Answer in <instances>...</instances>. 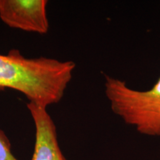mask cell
I'll return each instance as SVG.
<instances>
[{"label": "cell", "instance_id": "5", "mask_svg": "<svg viewBox=\"0 0 160 160\" xmlns=\"http://www.w3.org/2000/svg\"><path fill=\"white\" fill-rule=\"evenodd\" d=\"M0 160H18L12 153L9 139L0 129Z\"/></svg>", "mask_w": 160, "mask_h": 160}, {"label": "cell", "instance_id": "3", "mask_svg": "<svg viewBox=\"0 0 160 160\" xmlns=\"http://www.w3.org/2000/svg\"><path fill=\"white\" fill-rule=\"evenodd\" d=\"M46 0H0V19L10 28L45 34L49 31Z\"/></svg>", "mask_w": 160, "mask_h": 160}, {"label": "cell", "instance_id": "2", "mask_svg": "<svg viewBox=\"0 0 160 160\" xmlns=\"http://www.w3.org/2000/svg\"><path fill=\"white\" fill-rule=\"evenodd\" d=\"M105 93L111 110L141 134L160 137V78L148 91L131 88L125 81L105 75Z\"/></svg>", "mask_w": 160, "mask_h": 160}, {"label": "cell", "instance_id": "4", "mask_svg": "<svg viewBox=\"0 0 160 160\" xmlns=\"http://www.w3.org/2000/svg\"><path fill=\"white\" fill-rule=\"evenodd\" d=\"M36 129L34 151L31 160H66L60 149L54 122L47 111V108L28 102Z\"/></svg>", "mask_w": 160, "mask_h": 160}, {"label": "cell", "instance_id": "1", "mask_svg": "<svg viewBox=\"0 0 160 160\" xmlns=\"http://www.w3.org/2000/svg\"><path fill=\"white\" fill-rule=\"evenodd\" d=\"M75 68L72 61L27 58L13 49L6 55L0 53V88L15 90L29 102L47 108L62 99Z\"/></svg>", "mask_w": 160, "mask_h": 160}]
</instances>
